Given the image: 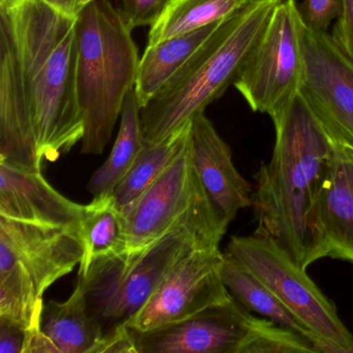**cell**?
I'll return each mask as SVG.
<instances>
[{"instance_id": "obj_30", "label": "cell", "mask_w": 353, "mask_h": 353, "mask_svg": "<svg viewBox=\"0 0 353 353\" xmlns=\"http://www.w3.org/2000/svg\"><path fill=\"white\" fill-rule=\"evenodd\" d=\"M97 353H138L131 328L121 326L105 334Z\"/></svg>"}, {"instance_id": "obj_3", "label": "cell", "mask_w": 353, "mask_h": 353, "mask_svg": "<svg viewBox=\"0 0 353 353\" xmlns=\"http://www.w3.org/2000/svg\"><path fill=\"white\" fill-rule=\"evenodd\" d=\"M226 230L204 198L143 253L94 259L86 274L78 276L77 284L104 336L128 325L165 276L190 253L219 247Z\"/></svg>"}, {"instance_id": "obj_34", "label": "cell", "mask_w": 353, "mask_h": 353, "mask_svg": "<svg viewBox=\"0 0 353 353\" xmlns=\"http://www.w3.org/2000/svg\"><path fill=\"white\" fill-rule=\"evenodd\" d=\"M3 1H5V0H0V3H3Z\"/></svg>"}, {"instance_id": "obj_13", "label": "cell", "mask_w": 353, "mask_h": 353, "mask_svg": "<svg viewBox=\"0 0 353 353\" xmlns=\"http://www.w3.org/2000/svg\"><path fill=\"white\" fill-rule=\"evenodd\" d=\"M0 250L30 274L39 296L70 274L83 255L78 231L19 222L0 216Z\"/></svg>"}, {"instance_id": "obj_19", "label": "cell", "mask_w": 353, "mask_h": 353, "mask_svg": "<svg viewBox=\"0 0 353 353\" xmlns=\"http://www.w3.org/2000/svg\"><path fill=\"white\" fill-rule=\"evenodd\" d=\"M191 125L192 121H188L162 141L150 142L144 139L143 148L135 162L111 194L121 212L138 199L185 150L189 142Z\"/></svg>"}, {"instance_id": "obj_10", "label": "cell", "mask_w": 353, "mask_h": 353, "mask_svg": "<svg viewBox=\"0 0 353 353\" xmlns=\"http://www.w3.org/2000/svg\"><path fill=\"white\" fill-rule=\"evenodd\" d=\"M206 197L192 160L190 139L165 172L121 210L125 255H139L166 234L179 219Z\"/></svg>"}, {"instance_id": "obj_7", "label": "cell", "mask_w": 353, "mask_h": 353, "mask_svg": "<svg viewBox=\"0 0 353 353\" xmlns=\"http://www.w3.org/2000/svg\"><path fill=\"white\" fill-rule=\"evenodd\" d=\"M225 254L261 281L317 338L353 353V334L334 303L270 235L232 236Z\"/></svg>"}, {"instance_id": "obj_9", "label": "cell", "mask_w": 353, "mask_h": 353, "mask_svg": "<svg viewBox=\"0 0 353 353\" xmlns=\"http://www.w3.org/2000/svg\"><path fill=\"white\" fill-rule=\"evenodd\" d=\"M301 94L332 142L353 150V61L332 34L305 28Z\"/></svg>"}, {"instance_id": "obj_8", "label": "cell", "mask_w": 353, "mask_h": 353, "mask_svg": "<svg viewBox=\"0 0 353 353\" xmlns=\"http://www.w3.org/2000/svg\"><path fill=\"white\" fill-rule=\"evenodd\" d=\"M223 261L224 254L219 247L201 248L190 253L165 276L128 326L148 332L228 303L232 295L223 282Z\"/></svg>"}, {"instance_id": "obj_21", "label": "cell", "mask_w": 353, "mask_h": 353, "mask_svg": "<svg viewBox=\"0 0 353 353\" xmlns=\"http://www.w3.org/2000/svg\"><path fill=\"white\" fill-rule=\"evenodd\" d=\"M253 0H168L148 32V46L230 19Z\"/></svg>"}, {"instance_id": "obj_22", "label": "cell", "mask_w": 353, "mask_h": 353, "mask_svg": "<svg viewBox=\"0 0 353 353\" xmlns=\"http://www.w3.org/2000/svg\"><path fill=\"white\" fill-rule=\"evenodd\" d=\"M78 235L83 248L78 276L86 274L97 258L125 253L123 218L112 195L94 197L85 205Z\"/></svg>"}, {"instance_id": "obj_17", "label": "cell", "mask_w": 353, "mask_h": 353, "mask_svg": "<svg viewBox=\"0 0 353 353\" xmlns=\"http://www.w3.org/2000/svg\"><path fill=\"white\" fill-rule=\"evenodd\" d=\"M223 22L146 46L140 59L135 82V92L141 108L189 65Z\"/></svg>"}, {"instance_id": "obj_12", "label": "cell", "mask_w": 353, "mask_h": 353, "mask_svg": "<svg viewBox=\"0 0 353 353\" xmlns=\"http://www.w3.org/2000/svg\"><path fill=\"white\" fill-rule=\"evenodd\" d=\"M11 21L0 10V164L42 172Z\"/></svg>"}, {"instance_id": "obj_15", "label": "cell", "mask_w": 353, "mask_h": 353, "mask_svg": "<svg viewBox=\"0 0 353 353\" xmlns=\"http://www.w3.org/2000/svg\"><path fill=\"white\" fill-rule=\"evenodd\" d=\"M318 258L353 264V150L334 143L314 212Z\"/></svg>"}, {"instance_id": "obj_32", "label": "cell", "mask_w": 353, "mask_h": 353, "mask_svg": "<svg viewBox=\"0 0 353 353\" xmlns=\"http://www.w3.org/2000/svg\"><path fill=\"white\" fill-rule=\"evenodd\" d=\"M59 13L69 17H77L80 12L79 0H41Z\"/></svg>"}, {"instance_id": "obj_14", "label": "cell", "mask_w": 353, "mask_h": 353, "mask_svg": "<svg viewBox=\"0 0 353 353\" xmlns=\"http://www.w3.org/2000/svg\"><path fill=\"white\" fill-rule=\"evenodd\" d=\"M190 150L204 193L221 224L227 228L237 212L253 204V191L233 164L232 152L205 112L191 119Z\"/></svg>"}, {"instance_id": "obj_11", "label": "cell", "mask_w": 353, "mask_h": 353, "mask_svg": "<svg viewBox=\"0 0 353 353\" xmlns=\"http://www.w3.org/2000/svg\"><path fill=\"white\" fill-rule=\"evenodd\" d=\"M252 314L234 297L148 332L132 330L138 353H239Z\"/></svg>"}, {"instance_id": "obj_28", "label": "cell", "mask_w": 353, "mask_h": 353, "mask_svg": "<svg viewBox=\"0 0 353 353\" xmlns=\"http://www.w3.org/2000/svg\"><path fill=\"white\" fill-rule=\"evenodd\" d=\"M332 37L353 61V0H341L340 13Z\"/></svg>"}, {"instance_id": "obj_2", "label": "cell", "mask_w": 353, "mask_h": 353, "mask_svg": "<svg viewBox=\"0 0 353 353\" xmlns=\"http://www.w3.org/2000/svg\"><path fill=\"white\" fill-rule=\"evenodd\" d=\"M11 21L39 154L57 160L84 136L77 92V17L41 0L0 3Z\"/></svg>"}, {"instance_id": "obj_31", "label": "cell", "mask_w": 353, "mask_h": 353, "mask_svg": "<svg viewBox=\"0 0 353 353\" xmlns=\"http://www.w3.org/2000/svg\"><path fill=\"white\" fill-rule=\"evenodd\" d=\"M41 321L42 314L34 319L32 326L28 328V342L24 353H61L59 347L42 330Z\"/></svg>"}, {"instance_id": "obj_1", "label": "cell", "mask_w": 353, "mask_h": 353, "mask_svg": "<svg viewBox=\"0 0 353 353\" xmlns=\"http://www.w3.org/2000/svg\"><path fill=\"white\" fill-rule=\"evenodd\" d=\"M272 123V159L255 175V232L270 235L307 270L319 260L314 212L334 142L301 92Z\"/></svg>"}, {"instance_id": "obj_16", "label": "cell", "mask_w": 353, "mask_h": 353, "mask_svg": "<svg viewBox=\"0 0 353 353\" xmlns=\"http://www.w3.org/2000/svg\"><path fill=\"white\" fill-rule=\"evenodd\" d=\"M85 205L57 191L42 172L0 164V216L19 222L79 230Z\"/></svg>"}, {"instance_id": "obj_5", "label": "cell", "mask_w": 353, "mask_h": 353, "mask_svg": "<svg viewBox=\"0 0 353 353\" xmlns=\"http://www.w3.org/2000/svg\"><path fill=\"white\" fill-rule=\"evenodd\" d=\"M281 1L253 0L223 22L189 65L142 107L146 141H162L225 94Z\"/></svg>"}, {"instance_id": "obj_4", "label": "cell", "mask_w": 353, "mask_h": 353, "mask_svg": "<svg viewBox=\"0 0 353 353\" xmlns=\"http://www.w3.org/2000/svg\"><path fill=\"white\" fill-rule=\"evenodd\" d=\"M77 92L84 114L82 154H102L125 97L135 88L139 53L110 0H92L77 15Z\"/></svg>"}, {"instance_id": "obj_20", "label": "cell", "mask_w": 353, "mask_h": 353, "mask_svg": "<svg viewBox=\"0 0 353 353\" xmlns=\"http://www.w3.org/2000/svg\"><path fill=\"white\" fill-rule=\"evenodd\" d=\"M140 111L141 106L134 88L125 97L119 135L112 150L88 183V191L94 197L111 195L143 148L144 136Z\"/></svg>"}, {"instance_id": "obj_23", "label": "cell", "mask_w": 353, "mask_h": 353, "mask_svg": "<svg viewBox=\"0 0 353 353\" xmlns=\"http://www.w3.org/2000/svg\"><path fill=\"white\" fill-rule=\"evenodd\" d=\"M221 274L230 294L248 311L256 312L281 325L296 330L307 336L313 344L320 340L283 305L282 301L261 281L225 253Z\"/></svg>"}, {"instance_id": "obj_26", "label": "cell", "mask_w": 353, "mask_h": 353, "mask_svg": "<svg viewBox=\"0 0 353 353\" xmlns=\"http://www.w3.org/2000/svg\"><path fill=\"white\" fill-rule=\"evenodd\" d=\"M168 0H121L119 13L130 30L152 26L164 11Z\"/></svg>"}, {"instance_id": "obj_24", "label": "cell", "mask_w": 353, "mask_h": 353, "mask_svg": "<svg viewBox=\"0 0 353 353\" xmlns=\"http://www.w3.org/2000/svg\"><path fill=\"white\" fill-rule=\"evenodd\" d=\"M44 305L26 268L0 250V318L28 330Z\"/></svg>"}, {"instance_id": "obj_33", "label": "cell", "mask_w": 353, "mask_h": 353, "mask_svg": "<svg viewBox=\"0 0 353 353\" xmlns=\"http://www.w3.org/2000/svg\"><path fill=\"white\" fill-rule=\"evenodd\" d=\"M92 0H79L80 11H81V9L84 6L88 5V3H92Z\"/></svg>"}, {"instance_id": "obj_29", "label": "cell", "mask_w": 353, "mask_h": 353, "mask_svg": "<svg viewBox=\"0 0 353 353\" xmlns=\"http://www.w3.org/2000/svg\"><path fill=\"white\" fill-rule=\"evenodd\" d=\"M28 330L0 318V353H24Z\"/></svg>"}, {"instance_id": "obj_27", "label": "cell", "mask_w": 353, "mask_h": 353, "mask_svg": "<svg viewBox=\"0 0 353 353\" xmlns=\"http://www.w3.org/2000/svg\"><path fill=\"white\" fill-rule=\"evenodd\" d=\"M299 7L305 28L327 32L332 20L340 13L341 0H303Z\"/></svg>"}, {"instance_id": "obj_6", "label": "cell", "mask_w": 353, "mask_h": 353, "mask_svg": "<svg viewBox=\"0 0 353 353\" xmlns=\"http://www.w3.org/2000/svg\"><path fill=\"white\" fill-rule=\"evenodd\" d=\"M305 26L295 0H282L248 53L233 85L254 112L274 119L301 92Z\"/></svg>"}, {"instance_id": "obj_18", "label": "cell", "mask_w": 353, "mask_h": 353, "mask_svg": "<svg viewBox=\"0 0 353 353\" xmlns=\"http://www.w3.org/2000/svg\"><path fill=\"white\" fill-rule=\"evenodd\" d=\"M41 326L61 353H97L104 338L78 284L67 301H50L44 305Z\"/></svg>"}, {"instance_id": "obj_25", "label": "cell", "mask_w": 353, "mask_h": 353, "mask_svg": "<svg viewBox=\"0 0 353 353\" xmlns=\"http://www.w3.org/2000/svg\"><path fill=\"white\" fill-rule=\"evenodd\" d=\"M239 353H316L313 342L296 330L252 315Z\"/></svg>"}]
</instances>
